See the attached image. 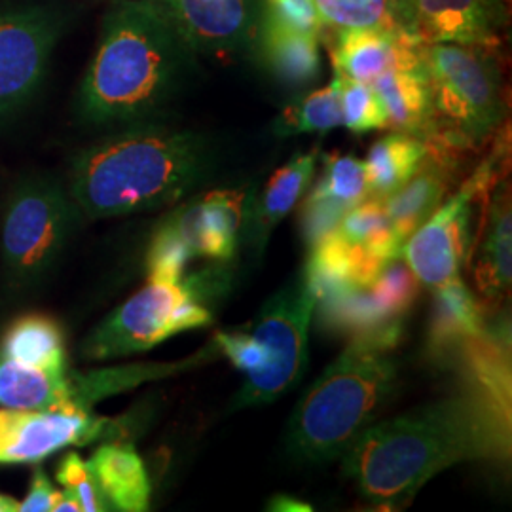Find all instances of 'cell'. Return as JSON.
I'll use <instances>...</instances> for the list:
<instances>
[{
	"label": "cell",
	"instance_id": "cell-1",
	"mask_svg": "<svg viewBox=\"0 0 512 512\" xmlns=\"http://www.w3.org/2000/svg\"><path fill=\"white\" fill-rule=\"evenodd\" d=\"M196 52L160 0H120L103 19L76 110L90 126L139 124L183 90Z\"/></svg>",
	"mask_w": 512,
	"mask_h": 512
},
{
	"label": "cell",
	"instance_id": "cell-2",
	"mask_svg": "<svg viewBox=\"0 0 512 512\" xmlns=\"http://www.w3.org/2000/svg\"><path fill=\"white\" fill-rule=\"evenodd\" d=\"M215 150L192 129L131 124L71 165L69 194L88 219H114L181 202L211 175Z\"/></svg>",
	"mask_w": 512,
	"mask_h": 512
},
{
	"label": "cell",
	"instance_id": "cell-3",
	"mask_svg": "<svg viewBox=\"0 0 512 512\" xmlns=\"http://www.w3.org/2000/svg\"><path fill=\"white\" fill-rule=\"evenodd\" d=\"M340 459L344 475L374 503L412 497L461 461L501 463L486 423L461 391L399 418L370 423Z\"/></svg>",
	"mask_w": 512,
	"mask_h": 512
},
{
	"label": "cell",
	"instance_id": "cell-4",
	"mask_svg": "<svg viewBox=\"0 0 512 512\" xmlns=\"http://www.w3.org/2000/svg\"><path fill=\"white\" fill-rule=\"evenodd\" d=\"M395 346L353 338L296 404L287 425V450L304 463L340 459L376 420L397 385Z\"/></svg>",
	"mask_w": 512,
	"mask_h": 512
},
{
	"label": "cell",
	"instance_id": "cell-5",
	"mask_svg": "<svg viewBox=\"0 0 512 512\" xmlns=\"http://www.w3.org/2000/svg\"><path fill=\"white\" fill-rule=\"evenodd\" d=\"M313 308L315 296L300 275L268 298L251 323L217 332V351L245 376L234 412L274 403L302 380Z\"/></svg>",
	"mask_w": 512,
	"mask_h": 512
},
{
	"label": "cell",
	"instance_id": "cell-6",
	"mask_svg": "<svg viewBox=\"0 0 512 512\" xmlns=\"http://www.w3.org/2000/svg\"><path fill=\"white\" fill-rule=\"evenodd\" d=\"M427 74L435 141L431 147L469 152L486 145L505 120L503 71L490 46L420 44Z\"/></svg>",
	"mask_w": 512,
	"mask_h": 512
},
{
	"label": "cell",
	"instance_id": "cell-7",
	"mask_svg": "<svg viewBox=\"0 0 512 512\" xmlns=\"http://www.w3.org/2000/svg\"><path fill=\"white\" fill-rule=\"evenodd\" d=\"M80 211L48 177H29L10 192L0 224L2 272L12 289L42 283L63 255Z\"/></svg>",
	"mask_w": 512,
	"mask_h": 512
},
{
	"label": "cell",
	"instance_id": "cell-8",
	"mask_svg": "<svg viewBox=\"0 0 512 512\" xmlns=\"http://www.w3.org/2000/svg\"><path fill=\"white\" fill-rule=\"evenodd\" d=\"M507 154L509 139L505 143L503 135H499L492 154L461 183L458 192L440 203L404 241L401 256L427 289L435 291L461 277V268L471 258L475 245V205L488 200L490 188L499 183Z\"/></svg>",
	"mask_w": 512,
	"mask_h": 512
},
{
	"label": "cell",
	"instance_id": "cell-9",
	"mask_svg": "<svg viewBox=\"0 0 512 512\" xmlns=\"http://www.w3.org/2000/svg\"><path fill=\"white\" fill-rule=\"evenodd\" d=\"M213 315L183 281H148L139 293L109 313L84 338L80 355L86 361H110L145 353L165 340L211 325Z\"/></svg>",
	"mask_w": 512,
	"mask_h": 512
},
{
	"label": "cell",
	"instance_id": "cell-10",
	"mask_svg": "<svg viewBox=\"0 0 512 512\" xmlns=\"http://www.w3.org/2000/svg\"><path fill=\"white\" fill-rule=\"evenodd\" d=\"M63 33L61 16L46 6L0 10V114L37 95Z\"/></svg>",
	"mask_w": 512,
	"mask_h": 512
},
{
	"label": "cell",
	"instance_id": "cell-11",
	"mask_svg": "<svg viewBox=\"0 0 512 512\" xmlns=\"http://www.w3.org/2000/svg\"><path fill=\"white\" fill-rule=\"evenodd\" d=\"M452 368L461 376V393L486 423L501 463L511 456V332L507 321L486 325L459 351Z\"/></svg>",
	"mask_w": 512,
	"mask_h": 512
},
{
	"label": "cell",
	"instance_id": "cell-12",
	"mask_svg": "<svg viewBox=\"0 0 512 512\" xmlns=\"http://www.w3.org/2000/svg\"><path fill=\"white\" fill-rule=\"evenodd\" d=\"M399 31L420 44H501L505 0H389Z\"/></svg>",
	"mask_w": 512,
	"mask_h": 512
},
{
	"label": "cell",
	"instance_id": "cell-13",
	"mask_svg": "<svg viewBox=\"0 0 512 512\" xmlns=\"http://www.w3.org/2000/svg\"><path fill=\"white\" fill-rule=\"evenodd\" d=\"M112 435L110 421L93 412L0 410V465L38 463L69 446Z\"/></svg>",
	"mask_w": 512,
	"mask_h": 512
},
{
	"label": "cell",
	"instance_id": "cell-14",
	"mask_svg": "<svg viewBox=\"0 0 512 512\" xmlns=\"http://www.w3.org/2000/svg\"><path fill=\"white\" fill-rule=\"evenodd\" d=\"M253 192L245 186L213 190L175 207L167 219L175 224L194 258L230 264L245 232Z\"/></svg>",
	"mask_w": 512,
	"mask_h": 512
},
{
	"label": "cell",
	"instance_id": "cell-15",
	"mask_svg": "<svg viewBox=\"0 0 512 512\" xmlns=\"http://www.w3.org/2000/svg\"><path fill=\"white\" fill-rule=\"evenodd\" d=\"M196 54L230 57L253 40L255 0H160Z\"/></svg>",
	"mask_w": 512,
	"mask_h": 512
},
{
	"label": "cell",
	"instance_id": "cell-16",
	"mask_svg": "<svg viewBox=\"0 0 512 512\" xmlns=\"http://www.w3.org/2000/svg\"><path fill=\"white\" fill-rule=\"evenodd\" d=\"M332 63L338 76L372 84L395 69H410L421 63L420 42L401 31L344 29L336 31Z\"/></svg>",
	"mask_w": 512,
	"mask_h": 512
},
{
	"label": "cell",
	"instance_id": "cell-17",
	"mask_svg": "<svg viewBox=\"0 0 512 512\" xmlns=\"http://www.w3.org/2000/svg\"><path fill=\"white\" fill-rule=\"evenodd\" d=\"M458 156L454 150L427 145L414 175L385 198L387 217L403 243L448 196L452 184L456 183Z\"/></svg>",
	"mask_w": 512,
	"mask_h": 512
},
{
	"label": "cell",
	"instance_id": "cell-18",
	"mask_svg": "<svg viewBox=\"0 0 512 512\" xmlns=\"http://www.w3.org/2000/svg\"><path fill=\"white\" fill-rule=\"evenodd\" d=\"M253 42L258 61L279 84L304 88L319 78V37L296 31L262 8L256 19Z\"/></svg>",
	"mask_w": 512,
	"mask_h": 512
},
{
	"label": "cell",
	"instance_id": "cell-19",
	"mask_svg": "<svg viewBox=\"0 0 512 512\" xmlns=\"http://www.w3.org/2000/svg\"><path fill=\"white\" fill-rule=\"evenodd\" d=\"M484 329V308L461 277L435 289L427 329V355L433 363L452 368L459 351Z\"/></svg>",
	"mask_w": 512,
	"mask_h": 512
},
{
	"label": "cell",
	"instance_id": "cell-20",
	"mask_svg": "<svg viewBox=\"0 0 512 512\" xmlns=\"http://www.w3.org/2000/svg\"><path fill=\"white\" fill-rule=\"evenodd\" d=\"M319 152L296 154L285 165H281L262 188V194L255 198L247 213L245 232H249L251 245L262 255L275 228L291 213L294 205L304 198L310 188L311 179L317 169Z\"/></svg>",
	"mask_w": 512,
	"mask_h": 512
},
{
	"label": "cell",
	"instance_id": "cell-21",
	"mask_svg": "<svg viewBox=\"0 0 512 512\" xmlns=\"http://www.w3.org/2000/svg\"><path fill=\"white\" fill-rule=\"evenodd\" d=\"M476 289L486 302H501L512 281V211L509 184H495L476 247Z\"/></svg>",
	"mask_w": 512,
	"mask_h": 512
},
{
	"label": "cell",
	"instance_id": "cell-22",
	"mask_svg": "<svg viewBox=\"0 0 512 512\" xmlns=\"http://www.w3.org/2000/svg\"><path fill=\"white\" fill-rule=\"evenodd\" d=\"M370 86L387 112V128L408 133L425 145L435 141L433 99L421 63L418 67L389 71Z\"/></svg>",
	"mask_w": 512,
	"mask_h": 512
},
{
	"label": "cell",
	"instance_id": "cell-23",
	"mask_svg": "<svg viewBox=\"0 0 512 512\" xmlns=\"http://www.w3.org/2000/svg\"><path fill=\"white\" fill-rule=\"evenodd\" d=\"M88 465L110 511L150 509L152 484L143 459L131 444L107 442L93 452Z\"/></svg>",
	"mask_w": 512,
	"mask_h": 512
},
{
	"label": "cell",
	"instance_id": "cell-24",
	"mask_svg": "<svg viewBox=\"0 0 512 512\" xmlns=\"http://www.w3.org/2000/svg\"><path fill=\"white\" fill-rule=\"evenodd\" d=\"M0 353L52 374H65L69 370L63 329L54 317L44 313L18 317L4 330Z\"/></svg>",
	"mask_w": 512,
	"mask_h": 512
},
{
	"label": "cell",
	"instance_id": "cell-25",
	"mask_svg": "<svg viewBox=\"0 0 512 512\" xmlns=\"http://www.w3.org/2000/svg\"><path fill=\"white\" fill-rule=\"evenodd\" d=\"M67 374H52L0 353V406L16 410H71Z\"/></svg>",
	"mask_w": 512,
	"mask_h": 512
},
{
	"label": "cell",
	"instance_id": "cell-26",
	"mask_svg": "<svg viewBox=\"0 0 512 512\" xmlns=\"http://www.w3.org/2000/svg\"><path fill=\"white\" fill-rule=\"evenodd\" d=\"M192 361L183 363H143V365L114 366L99 368L90 372H71L67 374L69 384V403L78 412H92L93 406L118 393L129 391L137 385L160 380L184 370Z\"/></svg>",
	"mask_w": 512,
	"mask_h": 512
},
{
	"label": "cell",
	"instance_id": "cell-27",
	"mask_svg": "<svg viewBox=\"0 0 512 512\" xmlns=\"http://www.w3.org/2000/svg\"><path fill=\"white\" fill-rule=\"evenodd\" d=\"M427 145L401 131L387 133L378 139L365 160L366 181L372 198L385 200L401 188L418 169Z\"/></svg>",
	"mask_w": 512,
	"mask_h": 512
},
{
	"label": "cell",
	"instance_id": "cell-28",
	"mask_svg": "<svg viewBox=\"0 0 512 512\" xmlns=\"http://www.w3.org/2000/svg\"><path fill=\"white\" fill-rule=\"evenodd\" d=\"M342 78L334 74L325 88L296 99L274 122L275 135L293 137L302 133H325L342 126Z\"/></svg>",
	"mask_w": 512,
	"mask_h": 512
},
{
	"label": "cell",
	"instance_id": "cell-29",
	"mask_svg": "<svg viewBox=\"0 0 512 512\" xmlns=\"http://www.w3.org/2000/svg\"><path fill=\"white\" fill-rule=\"evenodd\" d=\"M336 234L384 260L401 256L403 241L397 238L387 217L384 200L368 196L342 217Z\"/></svg>",
	"mask_w": 512,
	"mask_h": 512
},
{
	"label": "cell",
	"instance_id": "cell-30",
	"mask_svg": "<svg viewBox=\"0 0 512 512\" xmlns=\"http://www.w3.org/2000/svg\"><path fill=\"white\" fill-rule=\"evenodd\" d=\"M323 165V175L308 192L313 198L329 203L342 213H348L349 209L365 202L370 196L365 162H361L359 158L325 154Z\"/></svg>",
	"mask_w": 512,
	"mask_h": 512
},
{
	"label": "cell",
	"instance_id": "cell-31",
	"mask_svg": "<svg viewBox=\"0 0 512 512\" xmlns=\"http://www.w3.org/2000/svg\"><path fill=\"white\" fill-rule=\"evenodd\" d=\"M325 29H385L399 31L389 0H313Z\"/></svg>",
	"mask_w": 512,
	"mask_h": 512
},
{
	"label": "cell",
	"instance_id": "cell-32",
	"mask_svg": "<svg viewBox=\"0 0 512 512\" xmlns=\"http://www.w3.org/2000/svg\"><path fill=\"white\" fill-rule=\"evenodd\" d=\"M194 258L183 236L169 219L156 228L147 253L148 281L179 283Z\"/></svg>",
	"mask_w": 512,
	"mask_h": 512
},
{
	"label": "cell",
	"instance_id": "cell-33",
	"mask_svg": "<svg viewBox=\"0 0 512 512\" xmlns=\"http://www.w3.org/2000/svg\"><path fill=\"white\" fill-rule=\"evenodd\" d=\"M342 78V126L363 135L368 131L387 128V112L370 84Z\"/></svg>",
	"mask_w": 512,
	"mask_h": 512
},
{
	"label": "cell",
	"instance_id": "cell-34",
	"mask_svg": "<svg viewBox=\"0 0 512 512\" xmlns=\"http://www.w3.org/2000/svg\"><path fill=\"white\" fill-rule=\"evenodd\" d=\"M55 480L78 497L82 512L110 511L105 497L93 478L88 461H84L76 452H69L59 461Z\"/></svg>",
	"mask_w": 512,
	"mask_h": 512
},
{
	"label": "cell",
	"instance_id": "cell-35",
	"mask_svg": "<svg viewBox=\"0 0 512 512\" xmlns=\"http://www.w3.org/2000/svg\"><path fill=\"white\" fill-rule=\"evenodd\" d=\"M262 8L296 31L323 37L325 25L313 0H264Z\"/></svg>",
	"mask_w": 512,
	"mask_h": 512
},
{
	"label": "cell",
	"instance_id": "cell-36",
	"mask_svg": "<svg viewBox=\"0 0 512 512\" xmlns=\"http://www.w3.org/2000/svg\"><path fill=\"white\" fill-rule=\"evenodd\" d=\"M57 488L50 476L46 475L42 469H37L29 492L25 495L23 501H19V512H52L54 507Z\"/></svg>",
	"mask_w": 512,
	"mask_h": 512
},
{
	"label": "cell",
	"instance_id": "cell-37",
	"mask_svg": "<svg viewBox=\"0 0 512 512\" xmlns=\"http://www.w3.org/2000/svg\"><path fill=\"white\" fill-rule=\"evenodd\" d=\"M268 511L306 512L311 511V505L306 503V501L296 499L293 495L277 494L270 499Z\"/></svg>",
	"mask_w": 512,
	"mask_h": 512
},
{
	"label": "cell",
	"instance_id": "cell-38",
	"mask_svg": "<svg viewBox=\"0 0 512 512\" xmlns=\"http://www.w3.org/2000/svg\"><path fill=\"white\" fill-rule=\"evenodd\" d=\"M52 512H82V505L71 490L63 488V490H57Z\"/></svg>",
	"mask_w": 512,
	"mask_h": 512
},
{
	"label": "cell",
	"instance_id": "cell-39",
	"mask_svg": "<svg viewBox=\"0 0 512 512\" xmlns=\"http://www.w3.org/2000/svg\"><path fill=\"white\" fill-rule=\"evenodd\" d=\"M0 512H19V501L10 495L0 494Z\"/></svg>",
	"mask_w": 512,
	"mask_h": 512
}]
</instances>
